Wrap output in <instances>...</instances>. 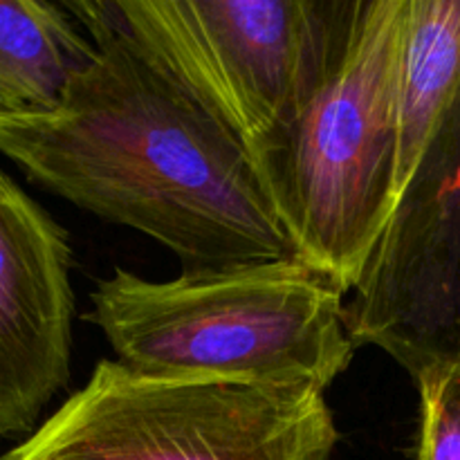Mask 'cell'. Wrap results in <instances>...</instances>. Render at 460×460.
Here are the masks:
<instances>
[{
    "mask_svg": "<svg viewBox=\"0 0 460 460\" xmlns=\"http://www.w3.org/2000/svg\"><path fill=\"white\" fill-rule=\"evenodd\" d=\"M66 7L97 57L54 111L0 115V153L63 200L164 245L184 270L299 256L252 153L93 0Z\"/></svg>",
    "mask_w": 460,
    "mask_h": 460,
    "instance_id": "obj_1",
    "label": "cell"
},
{
    "mask_svg": "<svg viewBox=\"0 0 460 460\" xmlns=\"http://www.w3.org/2000/svg\"><path fill=\"white\" fill-rule=\"evenodd\" d=\"M85 319L117 362L144 376L326 391L355 355L346 292L299 256L182 270L169 281L115 270Z\"/></svg>",
    "mask_w": 460,
    "mask_h": 460,
    "instance_id": "obj_2",
    "label": "cell"
},
{
    "mask_svg": "<svg viewBox=\"0 0 460 460\" xmlns=\"http://www.w3.org/2000/svg\"><path fill=\"white\" fill-rule=\"evenodd\" d=\"M407 0H359L340 66L261 164L305 263L349 295L395 214Z\"/></svg>",
    "mask_w": 460,
    "mask_h": 460,
    "instance_id": "obj_3",
    "label": "cell"
},
{
    "mask_svg": "<svg viewBox=\"0 0 460 460\" xmlns=\"http://www.w3.org/2000/svg\"><path fill=\"white\" fill-rule=\"evenodd\" d=\"M358 3L106 0L93 4L148 66L225 126L261 166L340 66Z\"/></svg>",
    "mask_w": 460,
    "mask_h": 460,
    "instance_id": "obj_4",
    "label": "cell"
},
{
    "mask_svg": "<svg viewBox=\"0 0 460 460\" xmlns=\"http://www.w3.org/2000/svg\"><path fill=\"white\" fill-rule=\"evenodd\" d=\"M326 391L144 376L102 359L27 443L66 460H328Z\"/></svg>",
    "mask_w": 460,
    "mask_h": 460,
    "instance_id": "obj_5",
    "label": "cell"
},
{
    "mask_svg": "<svg viewBox=\"0 0 460 460\" xmlns=\"http://www.w3.org/2000/svg\"><path fill=\"white\" fill-rule=\"evenodd\" d=\"M346 304L355 349L377 346L411 377L458 355L460 115L431 148Z\"/></svg>",
    "mask_w": 460,
    "mask_h": 460,
    "instance_id": "obj_6",
    "label": "cell"
},
{
    "mask_svg": "<svg viewBox=\"0 0 460 460\" xmlns=\"http://www.w3.org/2000/svg\"><path fill=\"white\" fill-rule=\"evenodd\" d=\"M67 232L0 169V440L34 429L72 371Z\"/></svg>",
    "mask_w": 460,
    "mask_h": 460,
    "instance_id": "obj_7",
    "label": "cell"
},
{
    "mask_svg": "<svg viewBox=\"0 0 460 460\" xmlns=\"http://www.w3.org/2000/svg\"><path fill=\"white\" fill-rule=\"evenodd\" d=\"M460 115V0H407L398 67L395 207Z\"/></svg>",
    "mask_w": 460,
    "mask_h": 460,
    "instance_id": "obj_8",
    "label": "cell"
},
{
    "mask_svg": "<svg viewBox=\"0 0 460 460\" xmlns=\"http://www.w3.org/2000/svg\"><path fill=\"white\" fill-rule=\"evenodd\" d=\"M66 3L0 0V115H39L97 57Z\"/></svg>",
    "mask_w": 460,
    "mask_h": 460,
    "instance_id": "obj_9",
    "label": "cell"
},
{
    "mask_svg": "<svg viewBox=\"0 0 460 460\" xmlns=\"http://www.w3.org/2000/svg\"><path fill=\"white\" fill-rule=\"evenodd\" d=\"M413 380L420 395L413 460H460V353L427 364Z\"/></svg>",
    "mask_w": 460,
    "mask_h": 460,
    "instance_id": "obj_10",
    "label": "cell"
},
{
    "mask_svg": "<svg viewBox=\"0 0 460 460\" xmlns=\"http://www.w3.org/2000/svg\"><path fill=\"white\" fill-rule=\"evenodd\" d=\"M0 460H66V458L57 456V454L43 452V449L34 447V445H30L27 440H22L18 447H13L12 452L4 454Z\"/></svg>",
    "mask_w": 460,
    "mask_h": 460,
    "instance_id": "obj_11",
    "label": "cell"
},
{
    "mask_svg": "<svg viewBox=\"0 0 460 460\" xmlns=\"http://www.w3.org/2000/svg\"><path fill=\"white\" fill-rule=\"evenodd\" d=\"M458 346H460V332H458Z\"/></svg>",
    "mask_w": 460,
    "mask_h": 460,
    "instance_id": "obj_12",
    "label": "cell"
}]
</instances>
